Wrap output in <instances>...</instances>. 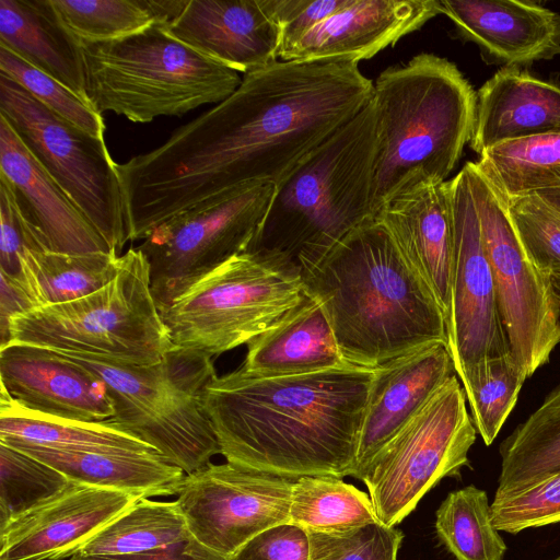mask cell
<instances>
[{
    "label": "cell",
    "instance_id": "obj_5",
    "mask_svg": "<svg viewBox=\"0 0 560 560\" xmlns=\"http://www.w3.org/2000/svg\"><path fill=\"white\" fill-rule=\"evenodd\" d=\"M377 130L371 102L308 153L277 186L249 250L278 254L300 271L374 218Z\"/></svg>",
    "mask_w": 560,
    "mask_h": 560
},
{
    "label": "cell",
    "instance_id": "obj_34",
    "mask_svg": "<svg viewBox=\"0 0 560 560\" xmlns=\"http://www.w3.org/2000/svg\"><path fill=\"white\" fill-rule=\"evenodd\" d=\"M377 522L370 495L341 478L302 476L295 479L289 523L306 532L337 533Z\"/></svg>",
    "mask_w": 560,
    "mask_h": 560
},
{
    "label": "cell",
    "instance_id": "obj_37",
    "mask_svg": "<svg viewBox=\"0 0 560 560\" xmlns=\"http://www.w3.org/2000/svg\"><path fill=\"white\" fill-rule=\"evenodd\" d=\"M72 482L54 467L0 442V529L52 500Z\"/></svg>",
    "mask_w": 560,
    "mask_h": 560
},
{
    "label": "cell",
    "instance_id": "obj_10",
    "mask_svg": "<svg viewBox=\"0 0 560 560\" xmlns=\"http://www.w3.org/2000/svg\"><path fill=\"white\" fill-rule=\"evenodd\" d=\"M0 115L118 255L129 236L117 163L105 139L49 110L2 73Z\"/></svg>",
    "mask_w": 560,
    "mask_h": 560
},
{
    "label": "cell",
    "instance_id": "obj_33",
    "mask_svg": "<svg viewBox=\"0 0 560 560\" xmlns=\"http://www.w3.org/2000/svg\"><path fill=\"white\" fill-rule=\"evenodd\" d=\"M190 537L176 501H154L142 497L93 536L78 553H140L170 547Z\"/></svg>",
    "mask_w": 560,
    "mask_h": 560
},
{
    "label": "cell",
    "instance_id": "obj_40",
    "mask_svg": "<svg viewBox=\"0 0 560 560\" xmlns=\"http://www.w3.org/2000/svg\"><path fill=\"white\" fill-rule=\"evenodd\" d=\"M491 520L499 532L517 534L560 522V470L516 491L494 497Z\"/></svg>",
    "mask_w": 560,
    "mask_h": 560
},
{
    "label": "cell",
    "instance_id": "obj_14",
    "mask_svg": "<svg viewBox=\"0 0 560 560\" xmlns=\"http://www.w3.org/2000/svg\"><path fill=\"white\" fill-rule=\"evenodd\" d=\"M294 481L228 462L209 463L185 475L176 503L191 538L231 560L258 534L289 523Z\"/></svg>",
    "mask_w": 560,
    "mask_h": 560
},
{
    "label": "cell",
    "instance_id": "obj_25",
    "mask_svg": "<svg viewBox=\"0 0 560 560\" xmlns=\"http://www.w3.org/2000/svg\"><path fill=\"white\" fill-rule=\"evenodd\" d=\"M346 363L322 306L304 292L295 306L247 343L238 369L255 377H279Z\"/></svg>",
    "mask_w": 560,
    "mask_h": 560
},
{
    "label": "cell",
    "instance_id": "obj_20",
    "mask_svg": "<svg viewBox=\"0 0 560 560\" xmlns=\"http://www.w3.org/2000/svg\"><path fill=\"white\" fill-rule=\"evenodd\" d=\"M442 14L440 0H351L279 52L282 60L369 59Z\"/></svg>",
    "mask_w": 560,
    "mask_h": 560
},
{
    "label": "cell",
    "instance_id": "obj_30",
    "mask_svg": "<svg viewBox=\"0 0 560 560\" xmlns=\"http://www.w3.org/2000/svg\"><path fill=\"white\" fill-rule=\"evenodd\" d=\"M494 497L516 491L560 470V383L500 445Z\"/></svg>",
    "mask_w": 560,
    "mask_h": 560
},
{
    "label": "cell",
    "instance_id": "obj_19",
    "mask_svg": "<svg viewBox=\"0 0 560 560\" xmlns=\"http://www.w3.org/2000/svg\"><path fill=\"white\" fill-rule=\"evenodd\" d=\"M454 372L444 343L424 346L373 369L351 477L362 480L375 456Z\"/></svg>",
    "mask_w": 560,
    "mask_h": 560
},
{
    "label": "cell",
    "instance_id": "obj_12",
    "mask_svg": "<svg viewBox=\"0 0 560 560\" xmlns=\"http://www.w3.org/2000/svg\"><path fill=\"white\" fill-rule=\"evenodd\" d=\"M466 401L453 374L372 460L362 481L380 523L395 527L443 478L469 465L477 430Z\"/></svg>",
    "mask_w": 560,
    "mask_h": 560
},
{
    "label": "cell",
    "instance_id": "obj_35",
    "mask_svg": "<svg viewBox=\"0 0 560 560\" xmlns=\"http://www.w3.org/2000/svg\"><path fill=\"white\" fill-rule=\"evenodd\" d=\"M435 530L456 560H502L506 551L488 495L475 486L447 494L436 511Z\"/></svg>",
    "mask_w": 560,
    "mask_h": 560
},
{
    "label": "cell",
    "instance_id": "obj_46",
    "mask_svg": "<svg viewBox=\"0 0 560 560\" xmlns=\"http://www.w3.org/2000/svg\"><path fill=\"white\" fill-rule=\"evenodd\" d=\"M0 279V348H2L10 341L11 319L36 308V305L21 280L1 271Z\"/></svg>",
    "mask_w": 560,
    "mask_h": 560
},
{
    "label": "cell",
    "instance_id": "obj_17",
    "mask_svg": "<svg viewBox=\"0 0 560 560\" xmlns=\"http://www.w3.org/2000/svg\"><path fill=\"white\" fill-rule=\"evenodd\" d=\"M1 390L19 406L45 416L86 422L109 420L106 385L55 351L23 343L0 348Z\"/></svg>",
    "mask_w": 560,
    "mask_h": 560
},
{
    "label": "cell",
    "instance_id": "obj_7",
    "mask_svg": "<svg viewBox=\"0 0 560 560\" xmlns=\"http://www.w3.org/2000/svg\"><path fill=\"white\" fill-rule=\"evenodd\" d=\"M55 352L88 369L106 385L114 406L107 422L150 445L186 475L221 454L203 406L205 388L217 375L212 357L175 347L154 364L135 365Z\"/></svg>",
    "mask_w": 560,
    "mask_h": 560
},
{
    "label": "cell",
    "instance_id": "obj_36",
    "mask_svg": "<svg viewBox=\"0 0 560 560\" xmlns=\"http://www.w3.org/2000/svg\"><path fill=\"white\" fill-rule=\"evenodd\" d=\"M527 378L511 353L479 363L462 382L470 418L486 445L495 440Z\"/></svg>",
    "mask_w": 560,
    "mask_h": 560
},
{
    "label": "cell",
    "instance_id": "obj_31",
    "mask_svg": "<svg viewBox=\"0 0 560 560\" xmlns=\"http://www.w3.org/2000/svg\"><path fill=\"white\" fill-rule=\"evenodd\" d=\"M185 0H50L58 18L79 43L122 38L153 24L166 25Z\"/></svg>",
    "mask_w": 560,
    "mask_h": 560
},
{
    "label": "cell",
    "instance_id": "obj_47",
    "mask_svg": "<svg viewBox=\"0 0 560 560\" xmlns=\"http://www.w3.org/2000/svg\"><path fill=\"white\" fill-rule=\"evenodd\" d=\"M535 195L560 213V189L544 190Z\"/></svg>",
    "mask_w": 560,
    "mask_h": 560
},
{
    "label": "cell",
    "instance_id": "obj_38",
    "mask_svg": "<svg viewBox=\"0 0 560 560\" xmlns=\"http://www.w3.org/2000/svg\"><path fill=\"white\" fill-rule=\"evenodd\" d=\"M0 73L21 85L35 100L61 118L96 138L105 139V124L102 116L82 97L2 45H0Z\"/></svg>",
    "mask_w": 560,
    "mask_h": 560
},
{
    "label": "cell",
    "instance_id": "obj_8",
    "mask_svg": "<svg viewBox=\"0 0 560 560\" xmlns=\"http://www.w3.org/2000/svg\"><path fill=\"white\" fill-rule=\"evenodd\" d=\"M9 337V343L135 365L154 364L176 347L152 294L148 261L137 247L121 256L117 275L106 285L13 317Z\"/></svg>",
    "mask_w": 560,
    "mask_h": 560
},
{
    "label": "cell",
    "instance_id": "obj_1",
    "mask_svg": "<svg viewBox=\"0 0 560 560\" xmlns=\"http://www.w3.org/2000/svg\"><path fill=\"white\" fill-rule=\"evenodd\" d=\"M372 96L373 82L352 60H277L245 73L160 147L117 163L131 237L237 187L277 186Z\"/></svg>",
    "mask_w": 560,
    "mask_h": 560
},
{
    "label": "cell",
    "instance_id": "obj_2",
    "mask_svg": "<svg viewBox=\"0 0 560 560\" xmlns=\"http://www.w3.org/2000/svg\"><path fill=\"white\" fill-rule=\"evenodd\" d=\"M373 369L215 375L203 393L228 463L289 478L352 476Z\"/></svg>",
    "mask_w": 560,
    "mask_h": 560
},
{
    "label": "cell",
    "instance_id": "obj_4",
    "mask_svg": "<svg viewBox=\"0 0 560 560\" xmlns=\"http://www.w3.org/2000/svg\"><path fill=\"white\" fill-rule=\"evenodd\" d=\"M372 104L375 218L396 196L446 182L471 139L477 93L453 62L422 52L377 77Z\"/></svg>",
    "mask_w": 560,
    "mask_h": 560
},
{
    "label": "cell",
    "instance_id": "obj_43",
    "mask_svg": "<svg viewBox=\"0 0 560 560\" xmlns=\"http://www.w3.org/2000/svg\"><path fill=\"white\" fill-rule=\"evenodd\" d=\"M262 1L268 13L281 28V49L298 42L308 31L351 2V0Z\"/></svg>",
    "mask_w": 560,
    "mask_h": 560
},
{
    "label": "cell",
    "instance_id": "obj_16",
    "mask_svg": "<svg viewBox=\"0 0 560 560\" xmlns=\"http://www.w3.org/2000/svg\"><path fill=\"white\" fill-rule=\"evenodd\" d=\"M139 498L73 481L52 500L0 529V560L71 558Z\"/></svg>",
    "mask_w": 560,
    "mask_h": 560
},
{
    "label": "cell",
    "instance_id": "obj_44",
    "mask_svg": "<svg viewBox=\"0 0 560 560\" xmlns=\"http://www.w3.org/2000/svg\"><path fill=\"white\" fill-rule=\"evenodd\" d=\"M308 533L284 523L258 534L231 560H308Z\"/></svg>",
    "mask_w": 560,
    "mask_h": 560
},
{
    "label": "cell",
    "instance_id": "obj_3",
    "mask_svg": "<svg viewBox=\"0 0 560 560\" xmlns=\"http://www.w3.org/2000/svg\"><path fill=\"white\" fill-rule=\"evenodd\" d=\"M301 276L349 364L372 370L428 345L447 346L441 307L377 218Z\"/></svg>",
    "mask_w": 560,
    "mask_h": 560
},
{
    "label": "cell",
    "instance_id": "obj_21",
    "mask_svg": "<svg viewBox=\"0 0 560 560\" xmlns=\"http://www.w3.org/2000/svg\"><path fill=\"white\" fill-rule=\"evenodd\" d=\"M456 34L508 68L560 55V14L534 1L440 0Z\"/></svg>",
    "mask_w": 560,
    "mask_h": 560
},
{
    "label": "cell",
    "instance_id": "obj_39",
    "mask_svg": "<svg viewBox=\"0 0 560 560\" xmlns=\"http://www.w3.org/2000/svg\"><path fill=\"white\" fill-rule=\"evenodd\" d=\"M506 201L529 259L545 275L560 276V213L535 194Z\"/></svg>",
    "mask_w": 560,
    "mask_h": 560
},
{
    "label": "cell",
    "instance_id": "obj_32",
    "mask_svg": "<svg viewBox=\"0 0 560 560\" xmlns=\"http://www.w3.org/2000/svg\"><path fill=\"white\" fill-rule=\"evenodd\" d=\"M476 163L506 199L560 189V132L503 142Z\"/></svg>",
    "mask_w": 560,
    "mask_h": 560
},
{
    "label": "cell",
    "instance_id": "obj_23",
    "mask_svg": "<svg viewBox=\"0 0 560 560\" xmlns=\"http://www.w3.org/2000/svg\"><path fill=\"white\" fill-rule=\"evenodd\" d=\"M0 168V174L13 185L20 205L46 250L67 254L110 252L105 240L1 115Z\"/></svg>",
    "mask_w": 560,
    "mask_h": 560
},
{
    "label": "cell",
    "instance_id": "obj_28",
    "mask_svg": "<svg viewBox=\"0 0 560 560\" xmlns=\"http://www.w3.org/2000/svg\"><path fill=\"white\" fill-rule=\"evenodd\" d=\"M0 401V440L74 452L159 453L107 421L66 420L30 411L3 390Z\"/></svg>",
    "mask_w": 560,
    "mask_h": 560
},
{
    "label": "cell",
    "instance_id": "obj_27",
    "mask_svg": "<svg viewBox=\"0 0 560 560\" xmlns=\"http://www.w3.org/2000/svg\"><path fill=\"white\" fill-rule=\"evenodd\" d=\"M0 45L86 102L80 43L62 24L50 0H0Z\"/></svg>",
    "mask_w": 560,
    "mask_h": 560
},
{
    "label": "cell",
    "instance_id": "obj_26",
    "mask_svg": "<svg viewBox=\"0 0 560 560\" xmlns=\"http://www.w3.org/2000/svg\"><path fill=\"white\" fill-rule=\"evenodd\" d=\"M62 472L71 481L143 498L178 494L185 472L159 453L74 452L0 440Z\"/></svg>",
    "mask_w": 560,
    "mask_h": 560
},
{
    "label": "cell",
    "instance_id": "obj_48",
    "mask_svg": "<svg viewBox=\"0 0 560 560\" xmlns=\"http://www.w3.org/2000/svg\"><path fill=\"white\" fill-rule=\"evenodd\" d=\"M551 281L560 307V276H552Z\"/></svg>",
    "mask_w": 560,
    "mask_h": 560
},
{
    "label": "cell",
    "instance_id": "obj_15",
    "mask_svg": "<svg viewBox=\"0 0 560 560\" xmlns=\"http://www.w3.org/2000/svg\"><path fill=\"white\" fill-rule=\"evenodd\" d=\"M454 257L447 349L463 382L482 361L511 353L481 237L467 166L450 179Z\"/></svg>",
    "mask_w": 560,
    "mask_h": 560
},
{
    "label": "cell",
    "instance_id": "obj_41",
    "mask_svg": "<svg viewBox=\"0 0 560 560\" xmlns=\"http://www.w3.org/2000/svg\"><path fill=\"white\" fill-rule=\"evenodd\" d=\"M308 560H396L404 535L382 523L337 533L307 532Z\"/></svg>",
    "mask_w": 560,
    "mask_h": 560
},
{
    "label": "cell",
    "instance_id": "obj_24",
    "mask_svg": "<svg viewBox=\"0 0 560 560\" xmlns=\"http://www.w3.org/2000/svg\"><path fill=\"white\" fill-rule=\"evenodd\" d=\"M560 132V86L504 67L477 92L470 148L482 154L503 142Z\"/></svg>",
    "mask_w": 560,
    "mask_h": 560
},
{
    "label": "cell",
    "instance_id": "obj_11",
    "mask_svg": "<svg viewBox=\"0 0 560 560\" xmlns=\"http://www.w3.org/2000/svg\"><path fill=\"white\" fill-rule=\"evenodd\" d=\"M271 183L247 184L185 210L137 248L150 270L160 313L211 271L249 250L275 196Z\"/></svg>",
    "mask_w": 560,
    "mask_h": 560
},
{
    "label": "cell",
    "instance_id": "obj_6",
    "mask_svg": "<svg viewBox=\"0 0 560 560\" xmlns=\"http://www.w3.org/2000/svg\"><path fill=\"white\" fill-rule=\"evenodd\" d=\"M80 46L88 104L100 115L113 112L133 122L218 104L242 82L238 72L183 44L159 23Z\"/></svg>",
    "mask_w": 560,
    "mask_h": 560
},
{
    "label": "cell",
    "instance_id": "obj_22",
    "mask_svg": "<svg viewBox=\"0 0 560 560\" xmlns=\"http://www.w3.org/2000/svg\"><path fill=\"white\" fill-rule=\"evenodd\" d=\"M375 218L431 291L446 320L454 257L450 180L413 187L393 198Z\"/></svg>",
    "mask_w": 560,
    "mask_h": 560
},
{
    "label": "cell",
    "instance_id": "obj_42",
    "mask_svg": "<svg viewBox=\"0 0 560 560\" xmlns=\"http://www.w3.org/2000/svg\"><path fill=\"white\" fill-rule=\"evenodd\" d=\"M0 271L21 280V259L27 248L46 250L24 213L11 182L0 174Z\"/></svg>",
    "mask_w": 560,
    "mask_h": 560
},
{
    "label": "cell",
    "instance_id": "obj_45",
    "mask_svg": "<svg viewBox=\"0 0 560 560\" xmlns=\"http://www.w3.org/2000/svg\"><path fill=\"white\" fill-rule=\"evenodd\" d=\"M69 560H225L209 551L194 538L176 545L132 555L84 556L75 553Z\"/></svg>",
    "mask_w": 560,
    "mask_h": 560
},
{
    "label": "cell",
    "instance_id": "obj_9",
    "mask_svg": "<svg viewBox=\"0 0 560 560\" xmlns=\"http://www.w3.org/2000/svg\"><path fill=\"white\" fill-rule=\"evenodd\" d=\"M303 294L295 265L254 249L211 271L161 315L174 346L213 357L262 334Z\"/></svg>",
    "mask_w": 560,
    "mask_h": 560
},
{
    "label": "cell",
    "instance_id": "obj_49",
    "mask_svg": "<svg viewBox=\"0 0 560 560\" xmlns=\"http://www.w3.org/2000/svg\"><path fill=\"white\" fill-rule=\"evenodd\" d=\"M553 560H560V557H559V558H557V559H553Z\"/></svg>",
    "mask_w": 560,
    "mask_h": 560
},
{
    "label": "cell",
    "instance_id": "obj_18",
    "mask_svg": "<svg viewBox=\"0 0 560 560\" xmlns=\"http://www.w3.org/2000/svg\"><path fill=\"white\" fill-rule=\"evenodd\" d=\"M167 32L199 54L248 73L279 58L280 26L262 0H185Z\"/></svg>",
    "mask_w": 560,
    "mask_h": 560
},
{
    "label": "cell",
    "instance_id": "obj_13",
    "mask_svg": "<svg viewBox=\"0 0 560 560\" xmlns=\"http://www.w3.org/2000/svg\"><path fill=\"white\" fill-rule=\"evenodd\" d=\"M510 351L527 377L560 343V307L551 277L525 253L506 198L476 162L465 164Z\"/></svg>",
    "mask_w": 560,
    "mask_h": 560
},
{
    "label": "cell",
    "instance_id": "obj_29",
    "mask_svg": "<svg viewBox=\"0 0 560 560\" xmlns=\"http://www.w3.org/2000/svg\"><path fill=\"white\" fill-rule=\"evenodd\" d=\"M121 256L112 252L67 254L27 248L21 259L23 282L36 308L78 300L112 281Z\"/></svg>",
    "mask_w": 560,
    "mask_h": 560
}]
</instances>
